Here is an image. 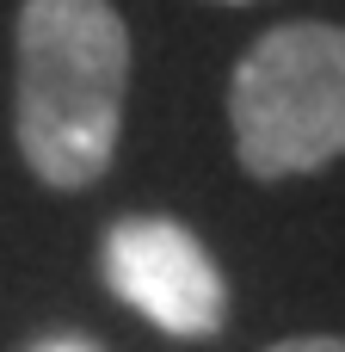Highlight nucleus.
I'll return each instance as SVG.
<instances>
[{
	"label": "nucleus",
	"mask_w": 345,
	"mask_h": 352,
	"mask_svg": "<svg viewBox=\"0 0 345 352\" xmlns=\"http://www.w3.org/2000/svg\"><path fill=\"white\" fill-rule=\"evenodd\" d=\"M12 136L25 167L56 192L105 179L130 93V25L111 0H25L19 6Z\"/></svg>",
	"instance_id": "nucleus-1"
},
{
	"label": "nucleus",
	"mask_w": 345,
	"mask_h": 352,
	"mask_svg": "<svg viewBox=\"0 0 345 352\" xmlns=\"http://www.w3.org/2000/svg\"><path fill=\"white\" fill-rule=\"evenodd\" d=\"M228 124L253 179H296L345 161V25H272L235 62Z\"/></svg>",
	"instance_id": "nucleus-2"
},
{
	"label": "nucleus",
	"mask_w": 345,
	"mask_h": 352,
	"mask_svg": "<svg viewBox=\"0 0 345 352\" xmlns=\"http://www.w3.org/2000/svg\"><path fill=\"white\" fill-rule=\"evenodd\" d=\"M105 285L173 340H210L228 322V285L210 248L173 217H123L105 235Z\"/></svg>",
	"instance_id": "nucleus-3"
},
{
	"label": "nucleus",
	"mask_w": 345,
	"mask_h": 352,
	"mask_svg": "<svg viewBox=\"0 0 345 352\" xmlns=\"http://www.w3.org/2000/svg\"><path fill=\"white\" fill-rule=\"evenodd\" d=\"M265 352H345V340L340 334H296V340H278Z\"/></svg>",
	"instance_id": "nucleus-4"
},
{
	"label": "nucleus",
	"mask_w": 345,
	"mask_h": 352,
	"mask_svg": "<svg viewBox=\"0 0 345 352\" xmlns=\"http://www.w3.org/2000/svg\"><path fill=\"white\" fill-rule=\"evenodd\" d=\"M31 352H99L93 340H80V334H56V340H37Z\"/></svg>",
	"instance_id": "nucleus-5"
},
{
	"label": "nucleus",
	"mask_w": 345,
	"mask_h": 352,
	"mask_svg": "<svg viewBox=\"0 0 345 352\" xmlns=\"http://www.w3.org/2000/svg\"><path fill=\"white\" fill-rule=\"evenodd\" d=\"M216 6H253V0H216Z\"/></svg>",
	"instance_id": "nucleus-6"
}]
</instances>
